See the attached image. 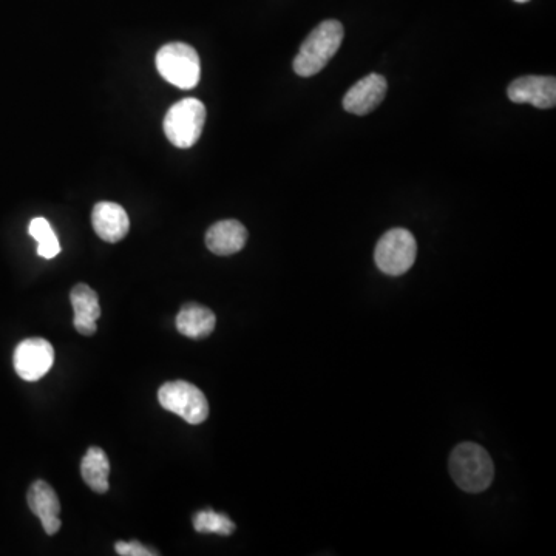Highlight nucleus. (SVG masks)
Segmentation results:
<instances>
[{
	"label": "nucleus",
	"mask_w": 556,
	"mask_h": 556,
	"mask_svg": "<svg viewBox=\"0 0 556 556\" xmlns=\"http://www.w3.org/2000/svg\"><path fill=\"white\" fill-rule=\"evenodd\" d=\"M343 25L339 21H325L309 33L294 59V72L302 78L322 72L334 58L343 42Z\"/></svg>",
	"instance_id": "obj_1"
},
{
	"label": "nucleus",
	"mask_w": 556,
	"mask_h": 556,
	"mask_svg": "<svg viewBox=\"0 0 556 556\" xmlns=\"http://www.w3.org/2000/svg\"><path fill=\"white\" fill-rule=\"evenodd\" d=\"M450 473L459 489L479 493L489 489L495 476V465L481 445L464 442L451 451Z\"/></svg>",
	"instance_id": "obj_2"
},
{
	"label": "nucleus",
	"mask_w": 556,
	"mask_h": 556,
	"mask_svg": "<svg viewBox=\"0 0 556 556\" xmlns=\"http://www.w3.org/2000/svg\"><path fill=\"white\" fill-rule=\"evenodd\" d=\"M156 68L170 84L181 90L197 87L201 62L197 50L183 42H170L156 53Z\"/></svg>",
	"instance_id": "obj_3"
},
{
	"label": "nucleus",
	"mask_w": 556,
	"mask_h": 556,
	"mask_svg": "<svg viewBox=\"0 0 556 556\" xmlns=\"http://www.w3.org/2000/svg\"><path fill=\"white\" fill-rule=\"evenodd\" d=\"M206 123V107L195 98L183 99L170 107L164 118V133L173 146L189 149L197 144Z\"/></svg>",
	"instance_id": "obj_4"
},
{
	"label": "nucleus",
	"mask_w": 556,
	"mask_h": 556,
	"mask_svg": "<svg viewBox=\"0 0 556 556\" xmlns=\"http://www.w3.org/2000/svg\"><path fill=\"white\" fill-rule=\"evenodd\" d=\"M158 401L164 410L183 417L190 425L203 424L209 416V404L203 391L184 380L164 384L158 391Z\"/></svg>",
	"instance_id": "obj_5"
},
{
	"label": "nucleus",
	"mask_w": 556,
	"mask_h": 556,
	"mask_svg": "<svg viewBox=\"0 0 556 556\" xmlns=\"http://www.w3.org/2000/svg\"><path fill=\"white\" fill-rule=\"evenodd\" d=\"M417 243L414 235L407 229L397 228L388 231L380 238L374 251L377 268L384 274L397 277L410 271L416 262Z\"/></svg>",
	"instance_id": "obj_6"
},
{
	"label": "nucleus",
	"mask_w": 556,
	"mask_h": 556,
	"mask_svg": "<svg viewBox=\"0 0 556 556\" xmlns=\"http://www.w3.org/2000/svg\"><path fill=\"white\" fill-rule=\"evenodd\" d=\"M55 363V350L41 337L22 340L14 351V370L21 379L36 382L42 379Z\"/></svg>",
	"instance_id": "obj_7"
},
{
	"label": "nucleus",
	"mask_w": 556,
	"mask_h": 556,
	"mask_svg": "<svg viewBox=\"0 0 556 556\" xmlns=\"http://www.w3.org/2000/svg\"><path fill=\"white\" fill-rule=\"evenodd\" d=\"M507 95L515 104L553 109L556 104V79L553 76H523L509 85Z\"/></svg>",
	"instance_id": "obj_8"
},
{
	"label": "nucleus",
	"mask_w": 556,
	"mask_h": 556,
	"mask_svg": "<svg viewBox=\"0 0 556 556\" xmlns=\"http://www.w3.org/2000/svg\"><path fill=\"white\" fill-rule=\"evenodd\" d=\"M387 90V79L377 73H371L360 79L346 92L345 98H343V107L346 112L353 113V115H368L380 106V102L384 101Z\"/></svg>",
	"instance_id": "obj_9"
},
{
	"label": "nucleus",
	"mask_w": 556,
	"mask_h": 556,
	"mask_svg": "<svg viewBox=\"0 0 556 556\" xmlns=\"http://www.w3.org/2000/svg\"><path fill=\"white\" fill-rule=\"evenodd\" d=\"M28 507L41 519L47 535H55L61 529V502L55 490L45 481H36L31 485L27 495Z\"/></svg>",
	"instance_id": "obj_10"
},
{
	"label": "nucleus",
	"mask_w": 556,
	"mask_h": 556,
	"mask_svg": "<svg viewBox=\"0 0 556 556\" xmlns=\"http://www.w3.org/2000/svg\"><path fill=\"white\" fill-rule=\"evenodd\" d=\"M92 224L98 237L107 243H118L129 234V215L123 206L110 201H101L93 207Z\"/></svg>",
	"instance_id": "obj_11"
},
{
	"label": "nucleus",
	"mask_w": 556,
	"mask_h": 556,
	"mask_svg": "<svg viewBox=\"0 0 556 556\" xmlns=\"http://www.w3.org/2000/svg\"><path fill=\"white\" fill-rule=\"evenodd\" d=\"M248 231L237 220H223L211 226L206 234V246L215 255H234L245 248Z\"/></svg>",
	"instance_id": "obj_12"
},
{
	"label": "nucleus",
	"mask_w": 556,
	"mask_h": 556,
	"mask_svg": "<svg viewBox=\"0 0 556 556\" xmlns=\"http://www.w3.org/2000/svg\"><path fill=\"white\" fill-rule=\"evenodd\" d=\"M73 309H75L76 331L82 336H93L96 333V320L101 317V306H99L98 294L90 286L76 285L70 294Z\"/></svg>",
	"instance_id": "obj_13"
},
{
	"label": "nucleus",
	"mask_w": 556,
	"mask_h": 556,
	"mask_svg": "<svg viewBox=\"0 0 556 556\" xmlns=\"http://www.w3.org/2000/svg\"><path fill=\"white\" fill-rule=\"evenodd\" d=\"M217 317L211 309L198 303H187L177 316V329L189 339H206L214 333Z\"/></svg>",
	"instance_id": "obj_14"
},
{
	"label": "nucleus",
	"mask_w": 556,
	"mask_h": 556,
	"mask_svg": "<svg viewBox=\"0 0 556 556\" xmlns=\"http://www.w3.org/2000/svg\"><path fill=\"white\" fill-rule=\"evenodd\" d=\"M82 478L85 484L96 493L109 492L110 462L106 451L92 447L85 453L81 464Z\"/></svg>",
	"instance_id": "obj_15"
},
{
	"label": "nucleus",
	"mask_w": 556,
	"mask_h": 556,
	"mask_svg": "<svg viewBox=\"0 0 556 556\" xmlns=\"http://www.w3.org/2000/svg\"><path fill=\"white\" fill-rule=\"evenodd\" d=\"M28 232L34 240L38 241V254L42 258L50 260L61 252L58 237H56L55 231L51 229L50 223L45 218H33L30 226H28Z\"/></svg>",
	"instance_id": "obj_16"
},
{
	"label": "nucleus",
	"mask_w": 556,
	"mask_h": 556,
	"mask_svg": "<svg viewBox=\"0 0 556 556\" xmlns=\"http://www.w3.org/2000/svg\"><path fill=\"white\" fill-rule=\"evenodd\" d=\"M194 527L198 533H217V535L229 536L235 532V524L231 519L214 510H203L198 512L194 518Z\"/></svg>",
	"instance_id": "obj_17"
},
{
	"label": "nucleus",
	"mask_w": 556,
	"mask_h": 556,
	"mask_svg": "<svg viewBox=\"0 0 556 556\" xmlns=\"http://www.w3.org/2000/svg\"><path fill=\"white\" fill-rule=\"evenodd\" d=\"M116 553L121 556H155L158 553L153 552L152 549H147L143 544H139L138 541H132V543H116L115 546Z\"/></svg>",
	"instance_id": "obj_18"
},
{
	"label": "nucleus",
	"mask_w": 556,
	"mask_h": 556,
	"mask_svg": "<svg viewBox=\"0 0 556 556\" xmlns=\"http://www.w3.org/2000/svg\"><path fill=\"white\" fill-rule=\"evenodd\" d=\"M516 2H518V4H526L529 0H516Z\"/></svg>",
	"instance_id": "obj_19"
}]
</instances>
